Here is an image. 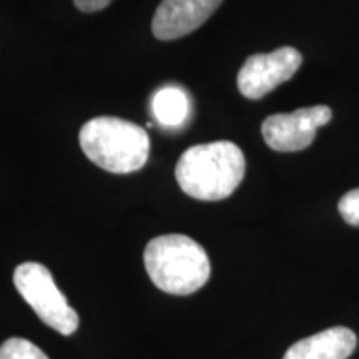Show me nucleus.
I'll return each instance as SVG.
<instances>
[{"instance_id": "nucleus-1", "label": "nucleus", "mask_w": 359, "mask_h": 359, "mask_svg": "<svg viewBox=\"0 0 359 359\" xmlns=\"http://www.w3.org/2000/svg\"><path fill=\"white\" fill-rule=\"evenodd\" d=\"M246 161L233 142L193 145L180 156L175 177L188 196L201 201L224 200L245 177Z\"/></svg>"}, {"instance_id": "nucleus-2", "label": "nucleus", "mask_w": 359, "mask_h": 359, "mask_svg": "<svg viewBox=\"0 0 359 359\" xmlns=\"http://www.w3.org/2000/svg\"><path fill=\"white\" fill-rule=\"evenodd\" d=\"M143 262L154 285L168 294L195 293L212 275L208 253L185 235H163L150 240Z\"/></svg>"}, {"instance_id": "nucleus-3", "label": "nucleus", "mask_w": 359, "mask_h": 359, "mask_svg": "<svg viewBox=\"0 0 359 359\" xmlns=\"http://www.w3.org/2000/svg\"><path fill=\"white\" fill-rule=\"evenodd\" d=\"M79 142L90 161L110 173H133L145 167L150 138L145 128L116 116H95L83 125Z\"/></svg>"}, {"instance_id": "nucleus-4", "label": "nucleus", "mask_w": 359, "mask_h": 359, "mask_svg": "<svg viewBox=\"0 0 359 359\" xmlns=\"http://www.w3.org/2000/svg\"><path fill=\"white\" fill-rule=\"evenodd\" d=\"M13 285L35 314L57 333L69 336L79 330V314L53 281L52 273L40 263H22L13 271Z\"/></svg>"}, {"instance_id": "nucleus-5", "label": "nucleus", "mask_w": 359, "mask_h": 359, "mask_svg": "<svg viewBox=\"0 0 359 359\" xmlns=\"http://www.w3.org/2000/svg\"><path fill=\"white\" fill-rule=\"evenodd\" d=\"M303 64V57L293 47H281L269 53H255L238 72V90L250 100H259L278 85L288 82Z\"/></svg>"}, {"instance_id": "nucleus-6", "label": "nucleus", "mask_w": 359, "mask_h": 359, "mask_svg": "<svg viewBox=\"0 0 359 359\" xmlns=\"http://www.w3.org/2000/svg\"><path fill=\"white\" fill-rule=\"evenodd\" d=\"M333 118V111L326 105L299 109L291 114L269 115L262 125L266 145L275 151L288 154L311 145L318 128L325 127Z\"/></svg>"}, {"instance_id": "nucleus-7", "label": "nucleus", "mask_w": 359, "mask_h": 359, "mask_svg": "<svg viewBox=\"0 0 359 359\" xmlns=\"http://www.w3.org/2000/svg\"><path fill=\"white\" fill-rule=\"evenodd\" d=\"M223 0H161L156 7L151 32L158 40H177L200 29Z\"/></svg>"}, {"instance_id": "nucleus-8", "label": "nucleus", "mask_w": 359, "mask_h": 359, "mask_svg": "<svg viewBox=\"0 0 359 359\" xmlns=\"http://www.w3.org/2000/svg\"><path fill=\"white\" fill-rule=\"evenodd\" d=\"M358 346L349 327L336 326L294 343L283 359H348Z\"/></svg>"}, {"instance_id": "nucleus-9", "label": "nucleus", "mask_w": 359, "mask_h": 359, "mask_svg": "<svg viewBox=\"0 0 359 359\" xmlns=\"http://www.w3.org/2000/svg\"><path fill=\"white\" fill-rule=\"evenodd\" d=\"M190 109V97L185 90L177 85L158 88L151 98V111L163 127H182L188 120Z\"/></svg>"}, {"instance_id": "nucleus-10", "label": "nucleus", "mask_w": 359, "mask_h": 359, "mask_svg": "<svg viewBox=\"0 0 359 359\" xmlns=\"http://www.w3.org/2000/svg\"><path fill=\"white\" fill-rule=\"evenodd\" d=\"M0 359H50L32 341L11 338L0 344Z\"/></svg>"}, {"instance_id": "nucleus-11", "label": "nucleus", "mask_w": 359, "mask_h": 359, "mask_svg": "<svg viewBox=\"0 0 359 359\" xmlns=\"http://www.w3.org/2000/svg\"><path fill=\"white\" fill-rule=\"evenodd\" d=\"M338 210L343 219L353 226H359V188L348 191L339 200Z\"/></svg>"}, {"instance_id": "nucleus-12", "label": "nucleus", "mask_w": 359, "mask_h": 359, "mask_svg": "<svg viewBox=\"0 0 359 359\" xmlns=\"http://www.w3.org/2000/svg\"><path fill=\"white\" fill-rule=\"evenodd\" d=\"M114 0H74L75 7L79 11L87 12V13H93V12H100L105 7H109Z\"/></svg>"}]
</instances>
